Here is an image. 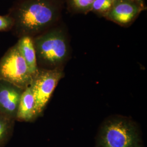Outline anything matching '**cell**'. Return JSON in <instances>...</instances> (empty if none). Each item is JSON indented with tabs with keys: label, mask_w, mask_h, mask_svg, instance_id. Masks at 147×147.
Returning a JSON list of instances; mask_svg holds the SVG:
<instances>
[{
	"label": "cell",
	"mask_w": 147,
	"mask_h": 147,
	"mask_svg": "<svg viewBox=\"0 0 147 147\" xmlns=\"http://www.w3.org/2000/svg\"><path fill=\"white\" fill-rule=\"evenodd\" d=\"M63 6V0L16 1L8 13L14 21L11 31L18 38L36 37L58 24Z\"/></svg>",
	"instance_id": "obj_1"
},
{
	"label": "cell",
	"mask_w": 147,
	"mask_h": 147,
	"mask_svg": "<svg viewBox=\"0 0 147 147\" xmlns=\"http://www.w3.org/2000/svg\"><path fill=\"white\" fill-rule=\"evenodd\" d=\"M146 9V7L134 0H115L111 9L104 18L121 26H129Z\"/></svg>",
	"instance_id": "obj_6"
},
{
	"label": "cell",
	"mask_w": 147,
	"mask_h": 147,
	"mask_svg": "<svg viewBox=\"0 0 147 147\" xmlns=\"http://www.w3.org/2000/svg\"><path fill=\"white\" fill-rule=\"evenodd\" d=\"M24 90L8 82L0 80V114L16 121Z\"/></svg>",
	"instance_id": "obj_7"
},
{
	"label": "cell",
	"mask_w": 147,
	"mask_h": 147,
	"mask_svg": "<svg viewBox=\"0 0 147 147\" xmlns=\"http://www.w3.org/2000/svg\"><path fill=\"white\" fill-rule=\"evenodd\" d=\"M16 121L0 114V147H4L10 141L14 132Z\"/></svg>",
	"instance_id": "obj_10"
},
{
	"label": "cell",
	"mask_w": 147,
	"mask_h": 147,
	"mask_svg": "<svg viewBox=\"0 0 147 147\" xmlns=\"http://www.w3.org/2000/svg\"><path fill=\"white\" fill-rule=\"evenodd\" d=\"M95 0H67L68 11L74 14H87L90 12Z\"/></svg>",
	"instance_id": "obj_11"
},
{
	"label": "cell",
	"mask_w": 147,
	"mask_h": 147,
	"mask_svg": "<svg viewBox=\"0 0 147 147\" xmlns=\"http://www.w3.org/2000/svg\"><path fill=\"white\" fill-rule=\"evenodd\" d=\"M94 147H144L136 124L121 116L108 118L98 132Z\"/></svg>",
	"instance_id": "obj_3"
},
{
	"label": "cell",
	"mask_w": 147,
	"mask_h": 147,
	"mask_svg": "<svg viewBox=\"0 0 147 147\" xmlns=\"http://www.w3.org/2000/svg\"><path fill=\"white\" fill-rule=\"evenodd\" d=\"M135 1H136L137 2H138V3H140V5H143V6H145L146 7L145 5V3H144V0H134Z\"/></svg>",
	"instance_id": "obj_14"
},
{
	"label": "cell",
	"mask_w": 147,
	"mask_h": 147,
	"mask_svg": "<svg viewBox=\"0 0 147 147\" xmlns=\"http://www.w3.org/2000/svg\"><path fill=\"white\" fill-rule=\"evenodd\" d=\"M21 1V0H16V1Z\"/></svg>",
	"instance_id": "obj_15"
},
{
	"label": "cell",
	"mask_w": 147,
	"mask_h": 147,
	"mask_svg": "<svg viewBox=\"0 0 147 147\" xmlns=\"http://www.w3.org/2000/svg\"><path fill=\"white\" fill-rule=\"evenodd\" d=\"M14 25L13 19L8 14L0 16V32L11 31Z\"/></svg>",
	"instance_id": "obj_13"
},
{
	"label": "cell",
	"mask_w": 147,
	"mask_h": 147,
	"mask_svg": "<svg viewBox=\"0 0 147 147\" xmlns=\"http://www.w3.org/2000/svg\"><path fill=\"white\" fill-rule=\"evenodd\" d=\"M0 80L22 89H26L31 84L32 76L16 44L0 59Z\"/></svg>",
	"instance_id": "obj_4"
},
{
	"label": "cell",
	"mask_w": 147,
	"mask_h": 147,
	"mask_svg": "<svg viewBox=\"0 0 147 147\" xmlns=\"http://www.w3.org/2000/svg\"><path fill=\"white\" fill-rule=\"evenodd\" d=\"M63 75L62 69L39 68L37 73L32 78L30 86L34 95L38 117L45 110L54 90Z\"/></svg>",
	"instance_id": "obj_5"
},
{
	"label": "cell",
	"mask_w": 147,
	"mask_h": 147,
	"mask_svg": "<svg viewBox=\"0 0 147 147\" xmlns=\"http://www.w3.org/2000/svg\"><path fill=\"white\" fill-rule=\"evenodd\" d=\"M16 44L19 52L25 59L33 78L37 73L39 69L33 37H20Z\"/></svg>",
	"instance_id": "obj_9"
},
{
	"label": "cell",
	"mask_w": 147,
	"mask_h": 147,
	"mask_svg": "<svg viewBox=\"0 0 147 147\" xmlns=\"http://www.w3.org/2000/svg\"><path fill=\"white\" fill-rule=\"evenodd\" d=\"M38 117L34 95L30 86L24 89L21 95L16 121L30 122Z\"/></svg>",
	"instance_id": "obj_8"
},
{
	"label": "cell",
	"mask_w": 147,
	"mask_h": 147,
	"mask_svg": "<svg viewBox=\"0 0 147 147\" xmlns=\"http://www.w3.org/2000/svg\"><path fill=\"white\" fill-rule=\"evenodd\" d=\"M33 39L39 68L62 69L70 55L68 34L65 27L58 24Z\"/></svg>",
	"instance_id": "obj_2"
},
{
	"label": "cell",
	"mask_w": 147,
	"mask_h": 147,
	"mask_svg": "<svg viewBox=\"0 0 147 147\" xmlns=\"http://www.w3.org/2000/svg\"><path fill=\"white\" fill-rule=\"evenodd\" d=\"M115 1V0H95L90 12L99 16L104 17L111 9Z\"/></svg>",
	"instance_id": "obj_12"
}]
</instances>
